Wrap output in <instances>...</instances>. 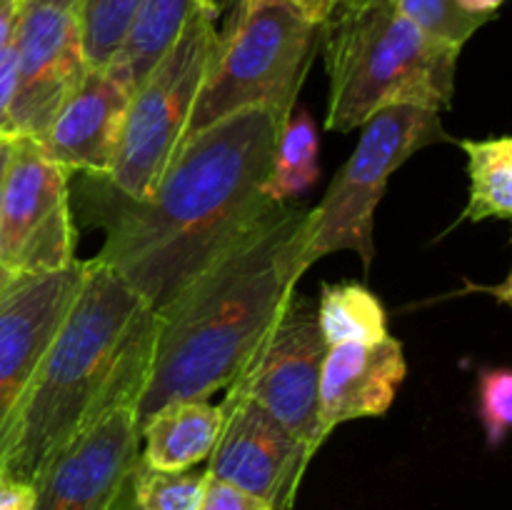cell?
<instances>
[{"label":"cell","mask_w":512,"mask_h":510,"mask_svg":"<svg viewBox=\"0 0 512 510\" xmlns=\"http://www.w3.org/2000/svg\"><path fill=\"white\" fill-rule=\"evenodd\" d=\"M260 3L293 5L295 10L305 13L308 18L318 20V23H325V20H328V15L333 13V5H330V0H245V13H248L253 5H260Z\"/></svg>","instance_id":"cell-28"},{"label":"cell","mask_w":512,"mask_h":510,"mask_svg":"<svg viewBox=\"0 0 512 510\" xmlns=\"http://www.w3.org/2000/svg\"><path fill=\"white\" fill-rule=\"evenodd\" d=\"M68 180L40 140L10 135L0 178V268L8 275L53 273L78 260Z\"/></svg>","instance_id":"cell-8"},{"label":"cell","mask_w":512,"mask_h":510,"mask_svg":"<svg viewBox=\"0 0 512 510\" xmlns=\"http://www.w3.org/2000/svg\"><path fill=\"white\" fill-rule=\"evenodd\" d=\"M403 343L393 335L378 343L330 345L320 370V425L330 435L338 425L380 418L395 403L405 380Z\"/></svg>","instance_id":"cell-15"},{"label":"cell","mask_w":512,"mask_h":510,"mask_svg":"<svg viewBox=\"0 0 512 510\" xmlns=\"http://www.w3.org/2000/svg\"><path fill=\"white\" fill-rule=\"evenodd\" d=\"M310 235V208L278 205L155 310L138 425L170 400L208 398L238 378L313 265Z\"/></svg>","instance_id":"cell-2"},{"label":"cell","mask_w":512,"mask_h":510,"mask_svg":"<svg viewBox=\"0 0 512 510\" xmlns=\"http://www.w3.org/2000/svg\"><path fill=\"white\" fill-rule=\"evenodd\" d=\"M455 3H458L460 8L465 10V13L480 15V18L493 20L495 15H498V10H500V5H503V0H455Z\"/></svg>","instance_id":"cell-31"},{"label":"cell","mask_w":512,"mask_h":510,"mask_svg":"<svg viewBox=\"0 0 512 510\" xmlns=\"http://www.w3.org/2000/svg\"><path fill=\"white\" fill-rule=\"evenodd\" d=\"M20 0H0V50L10 43L15 30V18H18Z\"/></svg>","instance_id":"cell-30"},{"label":"cell","mask_w":512,"mask_h":510,"mask_svg":"<svg viewBox=\"0 0 512 510\" xmlns=\"http://www.w3.org/2000/svg\"><path fill=\"white\" fill-rule=\"evenodd\" d=\"M218 20L213 0H195L178 38L130 90L118 153L105 175L120 195L145 198L185 138L190 110L218 55Z\"/></svg>","instance_id":"cell-6"},{"label":"cell","mask_w":512,"mask_h":510,"mask_svg":"<svg viewBox=\"0 0 512 510\" xmlns=\"http://www.w3.org/2000/svg\"><path fill=\"white\" fill-rule=\"evenodd\" d=\"M353 155L335 173L323 200L310 208L313 235L310 260L343 250L360 255L365 270L375 255V210L383 200L388 180L418 150L450 143L440 113L418 105H390L370 115L363 125Z\"/></svg>","instance_id":"cell-7"},{"label":"cell","mask_w":512,"mask_h":510,"mask_svg":"<svg viewBox=\"0 0 512 510\" xmlns=\"http://www.w3.org/2000/svg\"><path fill=\"white\" fill-rule=\"evenodd\" d=\"M145 0H80V28L88 68H108L123 48Z\"/></svg>","instance_id":"cell-22"},{"label":"cell","mask_w":512,"mask_h":510,"mask_svg":"<svg viewBox=\"0 0 512 510\" xmlns=\"http://www.w3.org/2000/svg\"><path fill=\"white\" fill-rule=\"evenodd\" d=\"M85 275V260L53 273L8 275L0 285V455L35 370Z\"/></svg>","instance_id":"cell-13"},{"label":"cell","mask_w":512,"mask_h":510,"mask_svg":"<svg viewBox=\"0 0 512 510\" xmlns=\"http://www.w3.org/2000/svg\"><path fill=\"white\" fill-rule=\"evenodd\" d=\"M193 5L195 0H145L123 48L105 70L133 90L178 38Z\"/></svg>","instance_id":"cell-17"},{"label":"cell","mask_w":512,"mask_h":510,"mask_svg":"<svg viewBox=\"0 0 512 510\" xmlns=\"http://www.w3.org/2000/svg\"><path fill=\"white\" fill-rule=\"evenodd\" d=\"M18 88L8 118L10 135L40 140L88 63L80 28V0H20L13 30Z\"/></svg>","instance_id":"cell-10"},{"label":"cell","mask_w":512,"mask_h":510,"mask_svg":"<svg viewBox=\"0 0 512 510\" xmlns=\"http://www.w3.org/2000/svg\"><path fill=\"white\" fill-rule=\"evenodd\" d=\"M328 115L325 128L348 133L390 105L450 108L460 50L425 38L393 0L338 5L323 23Z\"/></svg>","instance_id":"cell-4"},{"label":"cell","mask_w":512,"mask_h":510,"mask_svg":"<svg viewBox=\"0 0 512 510\" xmlns=\"http://www.w3.org/2000/svg\"><path fill=\"white\" fill-rule=\"evenodd\" d=\"M323 43V23L285 3L253 5L228 38L190 110L185 138L228 115L265 108L283 128L298 105L308 70Z\"/></svg>","instance_id":"cell-5"},{"label":"cell","mask_w":512,"mask_h":510,"mask_svg":"<svg viewBox=\"0 0 512 510\" xmlns=\"http://www.w3.org/2000/svg\"><path fill=\"white\" fill-rule=\"evenodd\" d=\"M320 135L308 110L295 105L290 118L278 133L273 158V173L268 180V193L275 203H288L295 195L305 193L320 175Z\"/></svg>","instance_id":"cell-21"},{"label":"cell","mask_w":512,"mask_h":510,"mask_svg":"<svg viewBox=\"0 0 512 510\" xmlns=\"http://www.w3.org/2000/svg\"><path fill=\"white\" fill-rule=\"evenodd\" d=\"M208 483V468L158 470L138 458L110 510H200Z\"/></svg>","instance_id":"cell-20"},{"label":"cell","mask_w":512,"mask_h":510,"mask_svg":"<svg viewBox=\"0 0 512 510\" xmlns=\"http://www.w3.org/2000/svg\"><path fill=\"white\" fill-rule=\"evenodd\" d=\"M280 125L248 108L180 140L145 198H128L105 178L93 183V213L105 228L98 260L153 310L168 305L225 248L283 203L268 193Z\"/></svg>","instance_id":"cell-1"},{"label":"cell","mask_w":512,"mask_h":510,"mask_svg":"<svg viewBox=\"0 0 512 510\" xmlns=\"http://www.w3.org/2000/svg\"><path fill=\"white\" fill-rule=\"evenodd\" d=\"M218 8V33L220 38H228L235 30V25L243 20L245 15V0H213Z\"/></svg>","instance_id":"cell-29"},{"label":"cell","mask_w":512,"mask_h":510,"mask_svg":"<svg viewBox=\"0 0 512 510\" xmlns=\"http://www.w3.org/2000/svg\"><path fill=\"white\" fill-rule=\"evenodd\" d=\"M350 3H358V0H330V5H333V10L338 8V5H350Z\"/></svg>","instance_id":"cell-33"},{"label":"cell","mask_w":512,"mask_h":510,"mask_svg":"<svg viewBox=\"0 0 512 510\" xmlns=\"http://www.w3.org/2000/svg\"><path fill=\"white\" fill-rule=\"evenodd\" d=\"M325 343H378L388 338V313L373 290L360 283H323L315 303Z\"/></svg>","instance_id":"cell-19"},{"label":"cell","mask_w":512,"mask_h":510,"mask_svg":"<svg viewBox=\"0 0 512 510\" xmlns=\"http://www.w3.org/2000/svg\"><path fill=\"white\" fill-rule=\"evenodd\" d=\"M18 88V58H15L13 38L0 50V135H8L10 105Z\"/></svg>","instance_id":"cell-26"},{"label":"cell","mask_w":512,"mask_h":510,"mask_svg":"<svg viewBox=\"0 0 512 510\" xmlns=\"http://www.w3.org/2000/svg\"><path fill=\"white\" fill-rule=\"evenodd\" d=\"M220 408L223 428L208 458L210 478L255 495L273 510H293L315 450L238 385L225 388Z\"/></svg>","instance_id":"cell-12"},{"label":"cell","mask_w":512,"mask_h":510,"mask_svg":"<svg viewBox=\"0 0 512 510\" xmlns=\"http://www.w3.org/2000/svg\"><path fill=\"white\" fill-rule=\"evenodd\" d=\"M200 510H273L268 503H263L255 495L235 488V485L223 483V480L210 478L205 488V498Z\"/></svg>","instance_id":"cell-25"},{"label":"cell","mask_w":512,"mask_h":510,"mask_svg":"<svg viewBox=\"0 0 512 510\" xmlns=\"http://www.w3.org/2000/svg\"><path fill=\"white\" fill-rule=\"evenodd\" d=\"M393 5L425 38L453 50H463V45L490 23L488 18L465 13L455 0H393Z\"/></svg>","instance_id":"cell-23"},{"label":"cell","mask_w":512,"mask_h":510,"mask_svg":"<svg viewBox=\"0 0 512 510\" xmlns=\"http://www.w3.org/2000/svg\"><path fill=\"white\" fill-rule=\"evenodd\" d=\"M325 353L328 343L320 333L315 303L293 290L245 368L230 383L315 453L328 440L320 425V370Z\"/></svg>","instance_id":"cell-9"},{"label":"cell","mask_w":512,"mask_h":510,"mask_svg":"<svg viewBox=\"0 0 512 510\" xmlns=\"http://www.w3.org/2000/svg\"><path fill=\"white\" fill-rule=\"evenodd\" d=\"M478 415L488 448H498L512 423V373L510 368H485L478 378Z\"/></svg>","instance_id":"cell-24"},{"label":"cell","mask_w":512,"mask_h":510,"mask_svg":"<svg viewBox=\"0 0 512 510\" xmlns=\"http://www.w3.org/2000/svg\"><path fill=\"white\" fill-rule=\"evenodd\" d=\"M130 90L105 68H88L40 138L65 173L105 178L115 163Z\"/></svg>","instance_id":"cell-14"},{"label":"cell","mask_w":512,"mask_h":510,"mask_svg":"<svg viewBox=\"0 0 512 510\" xmlns=\"http://www.w3.org/2000/svg\"><path fill=\"white\" fill-rule=\"evenodd\" d=\"M158 313L103 260L85 275L10 423L0 475L33 485L40 470L120 390L143 388Z\"/></svg>","instance_id":"cell-3"},{"label":"cell","mask_w":512,"mask_h":510,"mask_svg":"<svg viewBox=\"0 0 512 510\" xmlns=\"http://www.w3.org/2000/svg\"><path fill=\"white\" fill-rule=\"evenodd\" d=\"M223 428V408L208 398L170 400L140 423V458L158 470L195 468L210 458Z\"/></svg>","instance_id":"cell-16"},{"label":"cell","mask_w":512,"mask_h":510,"mask_svg":"<svg viewBox=\"0 0 512 510\" xmlns=\"http://www.w3.org/2000/svg\"><path fill=\"white\" fill-rule=\"evenodd\" d=\"M468 158V205L455 225L510 220L512 215V138L458 140Z\"/></svg>","instance_id":"cell-18"},{"label":"cell","mask_w":512,"mask_h":510,"mask_svg":"<svg viewBox=\"0 0 512 510\" xmlns=\"http://www.w3.org/2000/svg\"><path fill=\"white\" fill-rule=\"evenodd\" d=\"M35 485L0 475V510H33Z\"/></svg>","instance_id":"cell-27"},{"label":"cell","mask_w":512,"mask_h":510,"mask_svg":"<svg viewBox=\"0 0 512 510\" xmlns=\"http://www.w3.org/2000/svg\"><path fill=\"white\" fill-rule=\"evenodd\" d=\"M140 393L143 388L120 390L58 450L33 483V510H110L140 458Z\"/></svg>","instance_id":"cell-11"},{"label":"cell","mask_w":512,"mask_h":510,"mask_svg":"<svg viewBox=\"0 0 512 510\" xmlns=\"http://www.w3.org/2000/svg\"><path fill=\"white\" fill-rule=\"evenodd\" d=\"M8 145H10V138L8 135H0V178H3V168H5V158H8ZM8 278V273H5L3 268H0V285H3V280Z\"/></svg>","instance_id":"cell-32"}]
</instances>
